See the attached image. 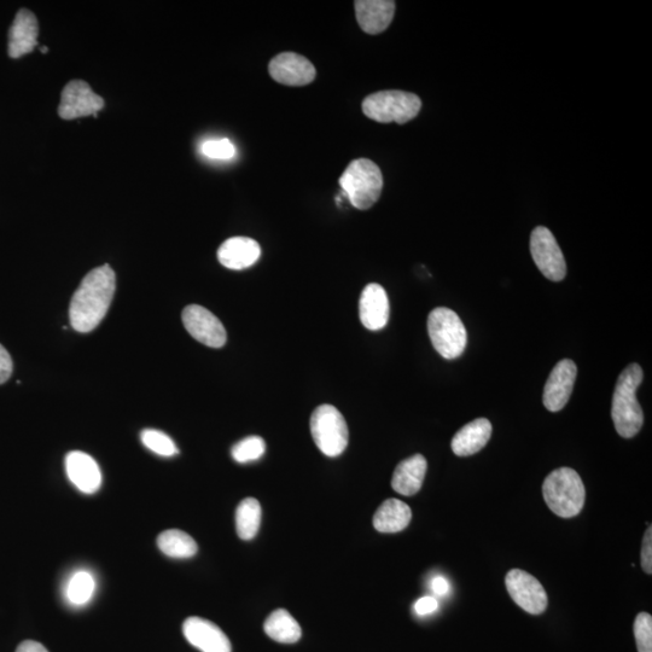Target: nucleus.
Here are the masks:
<instances>
[{
	"label": "nucleus",
	"mask_w": 652,
	"mask_h": 652,
	"mask_svg": "<svg viewBox=\"0 0 652 652\" xmlns=\"http://www.w3.org/2000/svg\"><path fill=\"white\" fill-rule=\"evenodd\" d=\"M428 463L422 454H415L401 462L394 471L392 487L401 496H415L426 479Z\"/></svg>",
	"instance_id": "aec40b11"
},
{
	"label": "nucleus",
	"mask_w": 652,
	"mask_h": 652,
	"mask_svg": "<svg viewBox=\"0 0 652 652\" xmlns=\"http://www.w3.org/2000/svg\"><path fill=\"white\" fill-rule=\"evenodd\" d=\"M578 375L573 360L564 359L551 371L544 388V405L551 412H558L567 405L572 395L574 383Z\"/></svg>",
	"instance_id": "ddd939ff"
},
{
	"label": "nucleus",
	"mask_w": 652,
	"mask_h": 652,
	"mask_svg": "<svg viewBox=\"0 0 652 652\" xmlns=\"http://www.w3.org/2000/svg\"><path fill=\"white\" fill-rule=\"evenodd\" d=\"M439 603L434 597L419 598L415 604V613L418 616H427L438 610Z\"/></svg>",
	"instance_id": "473e14b6"
},
{
	"label": "nucleus",
	"mask_w": 652,
	"mask_h": 652,
	"mask_svg": "<svg viewBox=\"0 0 652 652\" xmlns=\"http://www.w3.org/2000/svg\"><path fill=\"white\" fill-rule=\"evenodd\" d=\"M264 630L271 639L282 644L299 642L302 631L298 621L287 610L278 609L267 617Z\"/></svg>",
	"instance_id": "5701e85b"
},
{
	"label": "nucleus",
	"mask_w": 652,
	"mask_h": 652,
	"mask_svg": "<svg viewBox=\"0 0 652 652\" xmlns=\"http://www.w3.org/2000/svg\"><path fill=\"white\" fill-rule=\"evenodd\" d=\"M265 451L266 444L263 438H260V436H249V438L237 442L232 447L231 454L237 463H248L258 461V459L264 456Z\"/></svg>",
	"instance_id": "cd10ccee"
},
{
	"label": "nucleus",
	"mask_w": 652,
	"mask_h": 652,
	"mask_svg": "<svg viewBox=\"0 0 652 652\" xmlns=\"http://www.w3.org/2000/svg\"><path fill=\"white\" fill-rule=\"evenodd\" d=\"M157 546L166 556L178 560L194 557L199 551L194 538L179 529H168L161 533L157 538Z\"/></svg>",
	"instance_id": "b1692460"
},
{
	"label": "nucleus",
	"mask_w": 652,
	"mask_h": 652,
	"mask_svg": "<svg viewBox=\"0 0 652 652\" xmlns=\"http://www.w3.org/2000/svg\"><path fill=\"white\" fill-rule=\"evenodd\" d=\"M340 185L352 206L366 211L380 199L383 189L382 172L369 159L354 160L343 172Z\"/></svg>",
	"instance_id": "20e7f679"
},
{
	"label": "nucleus",
	"mask_w": 652,
	"mask_h": 652,
	"mask_svg": "<svg viewBox=\"0 0 652 652\" xmlns=\"http://www.w3.org/2000/svg\"><path fill=\"white\" fill-rule=\"evenodd\" d=\"M643 376L642 368L638 364H631L622 371L616 383L611 417L617 434L625 439L633 438L643 427V410L636 395Z\"/></svg>",
	"instance_id": "f03ea898"
},
{
	"label": "nucleus",
	"mask_w": 652,
	"mask_h": 652,
	"mask_svg": "<svg viewBox=\"0 0 652 652\" xmlns=\"http://www.w3.org/2000/svg\"><path fill=\"white\" fill-rule=\"evenodd\" d=\"M506 589L518 607L528 614H543L549 604L547 593L538 579L521 569H512L505 578Z\"/></svg>",
	"instance_id": "1a4fd4ad"
},
{
	"label": "nucleus",
	"mask_w": 652,
	"mask_h": 652,
	"mask_svg": "<svg viewBox=\"0 0 652 652\" xmlns=\"http://www.w3.org/2000/svg\"><path fill=\"white\" fill-rule=\"evenodd\" d=\"M543 494L549 509L562 518L578 516L585 505L584 482L580 475L570 468L552 471L544 481Z\"/></svg>",
	"instance_id": "7ed1b4c3"
},
{
	"label": "nucleus",
	"mask_w": 652,
	"mask_h": 652,
	"mask_svg": "<svg viewBox=\"0 0 652 652\" xmlns=\"http://www.w3.org/2000/svg\"><path fill=\"white\" fill-rule=\"evenodd\" d=\"M261 505L255 498L242 500L236 511V529L242 540H252L259 532Z\"/></svg>",
	"instance_id": "393cba45"
},
{
	"label": "nucleus",
	"mask_w": 652,
	"mask_h": 652,
	"mask_svg": "<svg viewBox=\"0 0 652 652\" xmlns=\"http://www.w3.org/2000/svg\"><path fill=\"white\" fill-rule=\"evenodd\" d=\"M432 591L436 596L444 597L450 591V582H448L444 576H436L432 580Z\"/></svg>",
	"instance_id": "72a5a7b5"
},
{
	"label": "nucleus",
	"mask_w": 652,
	"mask_h": 652,
	"mask_svg": "<svg viewBox=\"0 0 652 652\" xmlns=\"http://www.w3.org/2000/svg\"><path fill=\"white\" fill-rule=\"evenodd\" d=\"M311 433L325 456L339 457L348 446V427L342 413L333 405L317 407L311 417Z\"/></svg>",
	"instance_id": "0eeeda50"
},
{
	"label": "nucleus",
	"mask_w": 652,
	"mask_h": 652,
	"mask_svg": "<svg viewBox=\"0 0 652 652\" xmlns=\"http://www.w3.org/2000/svg\"><path fill=\"white\" fill-rule=\"evenodd\" d=\"M260 244L249 237H232L221 244L218 260L230 270H244L260 259Z\"/></svg>",
	"instance_id": "a211bd4d"
},
{
	"label": "nucleus",
	"mask_w": 652,
	"mask_h": 652,
	"mask_svg": "<svg viewBox=\"0 0 652 652\" xmlns=\"http://www.w3.org/2000/svg\"><path fill=\"white\" fill-rule=\"evenodd\" d=\"M412 511L399 499H388L376 511L374 527L380 533H399L410 525Z\"/></svg>",
	"instance_id": "4be33fe9"
},
{
	"label": "nucleus",
	"mask_w": 652,
	"mask_h": 652,
	"mask_svg": "<svg viewBox=\"0 0 652 652\" xmlns=\"http://www.w3.org/2000/svg\"><path fill=\"white\" fill-rule=\"evenodd\" d=\"M359 317L366 329L382 330L389 320V300L382 285H366L359 301Z\"/></svg>",
	"instance_id": "2eb2a0df"
},
{
	"label": "nucleus",
	"mask_w": 652,
	"mask_h": 652,
	"mask_svg": "<svg viewBox=\"0 0 652 652\" xmlns=\"http://www.w3.org/2000/svg\"><path fill=\"white\" fill-rule=\"evenodd\" d=\"M16 652H49V651L46 650L44 645L38 642H33V640H26V642H23L19 645V648H17Z\"/></svg>",
	"instance_id": "f704fd0d"
},
{
	"label": "nucleus",
	"mask_w": 652,
	"mask_h": 652,
	"mask_svg": "<svg viewBox=\"0 0 652 652\" xmlns=\"http://www.w3.org/2000/svg\"><path fill=\"white\" fill-rule=\"evenodd\" d=\"M428 333L442 358L452 360L461 357L467 347V329L458 314L450 308L439 307L430 312Z\"/></svg>",
	"instance_id": "423d86ee"
},
{
	"label": "nucleus",
	"mask_w": 652,
	"mask_h": 652,
	"mask_svg": "<svg viewBox=\"0 0 652 652\" xmlns=\"http://www.w3.org/2000/svg\"><path fill=\"white\" fill-rule=\"evenodd\" d=\"M182 319L188 333L202 345L211 348L225 345L227 335L224 325L207 308L199 305L185 307Z\"/></svg>",
	"instance_id": "9b49d317"
},
{
	"label": "nucleus",
	"mask_w": 652,
	"mask_h": 652,
	"mask_svg": "<svg viewBox=\"0 0 652 652\" xmlns=\"http://www.w3.org/2000/svg\"><path fill=\"white\" fill-rule=\"evenodd\" d=\"M96 581L93 575L86 570L74 573L69 579L66 597L74 607H84L95 595Z\"/></svg>",
	"instance_id": "a878e982"
},
{
	"label": "nucleus",
	"mask_w": 652,
	"mask_h": 652,
	"mask_svg": "<svg viewBox=\"0 0 652 652\" xmlns=\"http://www.w3.org/2000/svg\"><path fill=\"white\" fill-rule=\"evenodd\" d=\"M69 480L80 492L93 494L102 486V473L97 462L89 454L73 451L66 457Z\"/></svg>",
	"instance_id": "dca6fc26"
},
{
	"label": "nucleus",
	"mask_w": 652,
	"mask_h": 652,
	"mask_svg": "<svg viewBox=\"0 0 652 652\" xmlns=\"http://www.w3.org/2000/svg\"><path fill=\"white\" fill-rule=\"evenodd\" d=\"M39 23L36 15L27 9L17 13L9 31L8 52L11 58H20L38 45Z\"/></svg>",
	"instance_id": "f3484780"
},
{
	"label": "nucleus",
	"mask_w": 652,
	"mask_h": 652,
	"mask_svg": "<svg viewBox=\"0 0 652 652\" xmlns=\"http://www.w3.org/2000/svg\"><path fill=\"white\" fill-rule=\"evenodd\" d=\"M201 151L213 160H230L236 155L235 145L229 139H211L202 144Z\"/></svg>",
	"instance_id": "c756f323"
},
{
	"label": "nucleus",
	"mask_w": 652,
	"mask_h": 652,
	"mask_svg": "<svg viewBox=\"0 0 652 652\" xmlns=\"http://www.w3.org/2000/svg\"><path fill=\"white\" fill-rule=\"evenodd\" d=\"M269 72L273 80L287 86H305L316 78V68L306 57L294 52H283L270 62Z\"/></svg>",
	"instance_id": "f8f14e48"
},
{
	"label": "nucleus",
	"mask_w": 652,
	"mask_h": 652,
	"mask_svg": "<svg viewBox=\"0 0 652 652\" xmlns=\"http://www.w3.org/2000/svg\"><path fill=\"white\" fill-rule=\"evenodd\" d=\"M642 568L646 574H652V529L645 532L642 546Z\"/></svg>",
	"instance_id": "7c9ffc66"
},
{
	"label": "nucleus",
	"mask_w": 652,
	"mask_h": 652,
	"mask_svg": "<svg viewBox=\"0 0 652 652\" xmlns=\"http://www.w3.org/2000/svg\"><path fill=\"white\" fill-rule=\"evenodd\" d=\"M115 288V272L109 265L87 273L69 307V319L75 331L86 334L100 325L112 304Z\"/></svg>",
	"instance_id": "f257e3e1"
},
{
	"label": "nucleus",
	"mask_w": 652,
	"mask_h": 652,
	"mask_svg": "<svg viewBox=\"0 0 652 652\" xmlns=\"http://www.w3.org/2000/svg\"><path fill=\"white\" fill-rule=\"evenodd\" d=\"M40 51H42L43 54H46V52H48L49 49H48V48H45V46H44V48H40Z\"/></svg>",
	"instance_id": "c9c22d12"
},
{
	"label": "nucleus",
	"mask_w": 652,
	"mask_h": 652,
	"mask_svg": "<svg viewBox=\"0 0 652 652\" xmlns=\"http://www.w3.org/2000/svg\"><path fill=\"white\" fill-rule=\"evenodd\" d=\"M421 108V98L415 93L395 90L376 92L363 102V113L381 124H407L416 118Z\"/></svg>",
	"instance_id": "39448f33"
},
{
	"label": "nucleus",
	"mask_w": 652,
	"mask_h": 652,
	"mask_svg": "<svg viewBox=\"0 0 652 652\" xmlns=\"http://www.w3.org/2000/svg\"><path fill=\"white\" fill-rule=\"evenodd\" d=\"M492 435V424L486 418L475 419L464 426L452 439V451L458 457H469L480 452Z\"/></svg>",
	"instance_id": "412c9836"
},
{
	"label": "nucleus",
	"mask_w": 652,
	"mask_h": 652,
	"mask_svg": "<svg viewBox=\"0 0 652 652\" xmlns=\"http://www.w3.org/2000/svg\"><path fill=\"white\" fill-rule=\"evenodd\" d=\"M634 637H636L638 652H652V617L648 613H640L634 621Z\"/></svg>",
	"instance_id": "c85d7f7f"
},
{
	"label": "nucleus",
	"mask_w": 652,
	"mask_h": 652,
	"mask_svg": "<svg viewBox=\"0 0 652 652\" xmlns=\"http://www.w3.org/2000/svg\"><path fill=\"white\" fill-rule=\"evenodd\" d=\"M183 633L188 642L202 652H231L230 639L213 622L192 616L186 619Z\"/></svg>",
	"instance_id": "4468645a"
},
{
	"label": "nucleus",
	"mask_w": 652,
	"mask_h": 652,
	"mask_svg": "<svg viewBox=\"0 0 652 652\" xmlns=\"http://www.w3.org/2000/svg\"><path fill=\"white\" fill-rule=\"evenodd\" d=\"M143 445L161 457H173L179 453L170 436L155 429H145L141 434Z\"/></svg>",
	"instance_id": "bb28decb"
},
{
	"label": "nucleus",
	"mask_w": 652,
	"mask_h": 652,
	"mask_svg": "<svg viewBox=\"0 0 652 652\" xmlns=\"http://www.w3.org/2000/svg\"><path fill=\"white\" fill-rule=\"evenodd\" d=\"M359 26L368 34H380L394 19L395 3L390 0H358L354 3Z\"/></svg>",
	"instance_id": "6ab92c4d"
},
{
	"label": "nucleus",
	"mask_w": 652,
	"mask_h": 652,
	"mask_svg": "<svg viewBox=\"0 0 652 652\" xmlns=\"http://www.w3.org/2000/svg\"><path fill=\"white\" fill-rule=\"evenodd\" d=\"M104 108V100L92 91L83 80H73L62 91L60 114L63 120H75L95 116Z\"/></svg>",
	"instance_id": "9d476101"
},
{
	"label": "nucleus",
	"mask_w": 652,
	"mask_h": 652,
	"mask_svg": "<svg viewBox=\"0 0 652 652\" xmlns=\"http://www.w3.org/2000/svg\"><path fill=\"white\" fill-rule=\"evenodd\" d=\"M531 253L535 265L552 282H561L567 275V264L555 236L544 226L532 232Z\"/></svg>",
	"instance_id": "6e6552de"
},
{
	"label": "nucleus",
	"mask_w": 652,
	"mask_h": 652,
	"mask_svg": "<svg viewBox=\"0 0 652 652\" xmlns=\"http://www.w3.org/2000/svg\"><path fill=\"white\" fill-rule=\"evenodd\" d=\"M14 364L9 352L2 345H0V384L9 380L13 374Z\"/></svg>",
	"instance_id": "2f4dec72"
}]
</instances>
